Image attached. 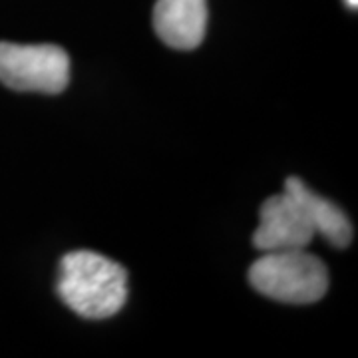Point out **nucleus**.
<instances>
[{
  "label": "nucleus",
  "instance_id": "nucleus-5",
  "mask_svg": "<svg viewBox=\"0 0 358 358\" xmlns=\"http://www.w3.org/2000/svg\"><path fill=\"white\" fill-rule=\"evenodd\" d=\"M154 28L155 34L171 48H197L207 30V0H157Z\"/></svg>",
  "mask_w": 358,
  "mask_h": 358
},
{
  "label": "nucleus",
  "instance_id": "nucleus-2",
  "mask_svg": "<svg viewBox=\"0 0 358 358\" xmlns=\"http://www.w3.org/2000/svg\"><path fill=\"white\" fill-rule=\"evenodd\" d=\"M253 289L289 305H310L329 289V271L305 249L267 251L249 268Z\"/></svg>",
  "mask_w": 358,
  "mask_h": 358
},
{
  "label": "nucleus",
  "instance_id": "nucleus-6",
  "mask_svg": "<svg viewBox=\"0 0 358 358\" xmlns=\"http://www.w3.org/2000/svg\"><path fill=\"white\" fill-rule=\"evenodd\" d=\"M285 192L291 193L301 203V207L305 209L315 233L322 235L333 247L345 249L352 243V235H355L352 223L338 205H334L333 201L310 192L303 183V179L299 178H287Z\"/></svg>",
  "mask_w": 358,
  "mask_h": 358
},
{
  "label": "nucleus",
  "instance_id": "nucleus-4",
  "mask_svg": "<svg viewBox=\"0 0 358 358\" xmlns=\"http://www.w3.org/2000/svg\"><path fill=\"white\" fill-rule=\"evenodd\" d=\"M259 217L261 223L253 235V245L263 253L305 249L317 235L305 209L289 192L271 195L261 205Z\"/></svg>",
  "mask_w": 358,
  "mask_h": 358
},
{
  "label": "nucleus",
  "instance_id": "nucleus-1",
  "mask_svg": "<svg viewBox=\"0 0 358 358\" xmlns=\"http://www.w3.org/2000/svg\"><path fill=\"white\" fill-rule=\"evenodd\" d=\"M58 294L84 319H110L126 305L128 271L94 251H72L62 257Z\"/></svg>",
  "mask_w": 358,
  "mask_h": 358
},
{
  "label": "nucleus",
  "instance_id": "nucleus-7",
  "mask_svg": "<svg viewBox=\"0 0 358 358\" xmlns=\"http://www.w3.org/2000/svg\"><path fill=\"white\" fill-rule=\"evenodd\" d=\"M346 4H348V6H352V8H357L358 0H346Z\"/></svg>",
  "mask_w": 358,
  "mask_h": 358
},
{
  "label": "nucleus",
  "instance_id": "nucleus-3",
  "mask_svg": "<svg viewBox=\"0 0 358 358\" xmlns=\"http://www.w3.org/2000/svg\"><path fill=\"white\" fill-rule=\"evenodd\" d=\"M70 80V58L54 44L0 42V82L18 92L60 94Z\"/></svg>",
  "mask_w": 358,
  "mask_h": 358
}]
</instances>
